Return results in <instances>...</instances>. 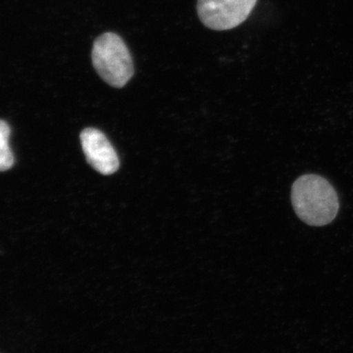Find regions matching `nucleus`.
Wrapping results in <instances>:
<instances>
[{
  "instance_id": "f257e3e1",
  "label": "nucleus",
  "mask_w": 353,
  "mask_h": 353,
  "mask_svg": "<svg viewBox=\"0 0 353 353\" xmlns=\"http://www.w3.org/2000/svg\"><path fill=\"white\" fill-rule=\"evenodd\" d=\"M292 202L299 219L310 226L333 222L340 209L338 194L324 176L306 174L292 185Z\"/></svg>"
},
{
  "instance_id": "39448f33",
  "label": "nucleus",
  "mask_w": 353,
  "mask_h": 353,
  "mask_svg": "<svg viewBox=\"0 0 353 353\" xmlns=\"http://www.w3.org/2000/svg\"><path fill=\"white\" fill-rule=\"evenodd\" d=\"M10 134V126L6 121L0 120V172L12 168L15 162L12 150L9 145Z\"/></svg>"
},
{
  "instance_id": "20e7f679",
  "label": "nucleus",
  "mask_w": 353,
  "mask_h": 353,
  "mask_svg": "<svg viewBox=\"0 0 353 353\" xmlns=\"http://www.w3.org/2000/svg\"><path fill=\"white\" fill-rule=\"evenodd\" d=\"M81 143L88 163L99 173L111 175L119 169L117 153L103 132L87 128L81 134Z\"/></svg>"
},
{
  "instance_id": "f03ea898",
  "label": "nucleus",
  "mask_w": 353,
  "mask_h": 353,
  "mask_svg": "<svg viewBox=\"0 0 353 353\" xmlns=\"http://www.w3.org/2000/svg\"><path fill=\"white\" fill-rule=\"evenodd\" d=\"M92 59L95 71L111 87H125L134 76L131 52L115 32H104L95 39Z\"/></svg>"
},
{
  "instance_id": "7ed1b4c3",
  "label": "nucleus",
  "mask_w": 353,
  "mask_h": 353,
  "mask_svg": "<svg viewBox=\"0 0 353 353\" xmlns=\"http://www.w3.org/2000/svg\"><path fill=\"white\" fill-rule=\"evenodd\" d=\"M257 0H199L197 14L202 24L214 31H227L243 24Z\"/></svg>"
}]
</instances>
